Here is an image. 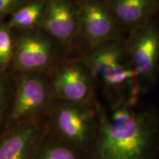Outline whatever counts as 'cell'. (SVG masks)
<instances>
[{"label":"cell","mask_w":159,"mask_h":159,"mask_svg":"<svg viewBox=\"0 0 159 159\" xmlns=\"http://www.w3.org/2000/svg\"><path fill=\"white\" fill-rule=\"evenodd\" d=\"M127 101L110 110L96 102L98 125L88 159H159V119L155 111Z\"/></svg>","instance_id":"6da1fadb"},{"label":"cell","mask_w":159,"mask_h":159,"mask_svg":"<svg viewBox=\"0 0 159 159\" xmlns=\"http://www.w3.org/2000/svg\"><path fill=\"white\" fill-rule=\"evenodd\" d=\"M80 59L90 71L95 82L102 85L110 107L127 101L139 102L142 94L125 39L99 45L85 52Z\"/></svg>","instance_id":"7a4b0ae2"},{"label":"cell","mask_w":159,"mask_h":159,"mask_svg":"<svg viewBox=\"0 0 159 159\" xmlns=\"http://www.w3.org/2000/svg\"><path fill=\"white\" fill-rule=\"evenodd\" d=\"M55 98L50 77L41 73H19L12 95L6 128L47 119Z\"/></svg>","instance_id":"3957f363"},{"label":"cell","mask_w":159,"mask_h":159,"mask_svg":"<svg viewBox=\"0 0 159 159\" xmlns=\"http://www.w3.org/2000/svg\"><path fill=\"white\" fill-rule=\"evenodd\" d=\"M55 99L47 118L51 133L89 153L97 130L96 106Z\"/></svg>","instance_id":"277c9868"},{"label":"cell","mask_w":159,"mask_h":159,"mask_svg":"<svg viewBox=\"0 0 159 159\" xmlns=\"http://www.w3.org/2000/svg\"><path fill=\"white\" fill-rule=\"evenodd\" d=\"M14 39L11 64L19 73L49 75L65 57L66 53L52 38L41 29L20 31Z\"/></svg>","instance_id":"5b68a950"},{"label":"cell","mask_w":159,"mask_h":159,"mask_svg":"<svg viewBox=\"0 0 159 159\" xmlns=\"http://www.w3.org/2000/svg\"><path fill=\"white\" fill-rule=\"evenodd\" d=\"M125 45L141 94L148 92L156 84L158 71L159 31L156 18L130 32Z\"/></svg>","instance_id":"8992f818"},{"label":"cell","mask_w":159,"mask_h":159,"mask_svg":"<svg viewBox=\"0 0 159 159\" xmlns=\"http://www.w3.org/2000/svg\"><path fill=\"white\" fill-rule=\"evenodd\" d=\"M49 76L55 99L83 105L97 101L96 82L80 59L64 58Z\"/></svg>","instance_id":"52a82bcc"},{"label":"cell","mask_w":159,"mask_h":159,"mask_svg":"<svg viewBox=\"0 0 159 159\" xmlns=\"http://www.w3.org/2000/svg\"><path fill=\"white\" fill-rule=\"evenodd\" d=\"M76 2L79 40L85 43L87 51L122 39L124 31L115 21L105 0H76Z\"/></svg>","instance_id":"ba28073f"},{"label":"cell","mask_w":159,"mask_h":159,"mask_svg":"<svg viewBox=\"0 0 159 159\" xmlns=\"http://www.w3.org/2000/svg\"><path fill=\"white\" fill-rule=\"evenodd\" d=\"M39 28L66 53L72 52L80 41L76 0H46L44 14Z\"/></svg>","instance_id":"9c48e42d"},{"label":"cell","mask_w":159,"mask_h":159,"mask_svg":"<svg viewBox=\"0 0 159 159\" xmlns=\"http://www.w3.org/2000/svg\"><path fill=\"white\" fill-rule=\"evenodd\" d=\"M47 130V119L7 127L0 135V159H34Z\"/></svg>","instance_id":"30bf717a"},{"label":"cell","mask_w":159,"mask_h":159,"mask_svg":"<svg viewBox=\"0 0 159 159\" xmlns=\"http://www.w3.org/2000/svg\"><path fill=\"white\" fill-rule=\"evenodd\" d=\"M115 21L129 33L155 19L158 0H105Z\"/></svg>","instance_id":"8fae6325"},{"label":"cell","mask_w":159,"mask_h":159,"mask_svg":"<svg viewBox=\"0 0 159 159\" xmlns=\"http://www.w3.org/2000/svg\"><path fill=\"white\" fill-rule=\"evenodd\" d=\"M34 159H88V154L48 129L38 146Z\"/></svg>","instance_id":"7c38bea8"},{"label":"cell","mask_w":159,"mask_h":159,"mask_svg":"<svg viewBox=\"0 0 159 159\" xmlns=\"http://www.w3.org/2000/svg\"><path fill=\"white\" fill-rule=\"evenodd\" d=\"M46 8V0H26L12 14L7 26L11 30L28 31L39 28Z\"/></svg>","instance_id":"4fadbf2b"},{"label":"cell","mask_w":159,"mask_h":159,"mask_svg":"<svg viewBox=\"0 0 159 159\" xmlns=\"http://www.w3.org/2000/svg\"><path fill=\"white\" fill-rule=\"evenodd\" d=\"M7 24L0 21V71L5 73L11 64L14 49V38Z\"/></svg>","instance_id":"5bb4252c"},{"label":"cell","mask_w":159,"mask_h":159,"mask_svg":"<svg viewBox=\"0 0 159 159\" xmlns=\"http://www.w3.org/2000/svg\"><path fill=\"white\" fill-rule=\"evenodd\" d=\"M12 95L5 82V73L0 71V135L5 130L11 108Z\"/></svg>","instance_id":"9a60e30c"},{"label":"cell","mask_w":159,"mask_h":159,"mask_svg":"<svg viewBox=\"0 0 159 159\" xmlns=\"http://www.w3.org/2000/svg\"><path fill=\"white\" fill-rule=\"evenodd\" d=\"M26 0H0V21L11 16Z\"/></svg>","instance_id":"2e32d148"}]
</instances>
